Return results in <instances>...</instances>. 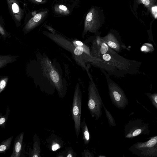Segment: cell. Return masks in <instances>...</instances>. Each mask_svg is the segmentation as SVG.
<instances>
[{"label":"cell","instance_id":"19","mask_svg":"<svg viewBox=\"0 0 157 157\" xmlns=\"http://www.w3.org/2000/svg\"><path fill=\"white\" fill-rule=\"evenodd\" d=\"M136 1L137 3L142 4L150 10L155 5L156 0H136Z\"/></svg>","mask_w":157,"mask_h":157},{"label":"cell","instance_id":"8","mask_svg":"<svg viewBox=\"0 0 157 157\" xmlns=\"http://www.w3.org/2000/svg\"><path fill=\"white\" fill-rule=\"evenodd\" d=\"M109 47L99 35H97L93 41L90 51L93 57L100 59L108 52Z\"/></svg>","mask_w":157,"mask_h":157},{"label":"cell","instance_id":"9","mask_svg":"<svg viewBox=\"0 0 157 157\" xmlns=\"http://www.w3.org/2000/svg\"><path fill=\"white\" fill-rule=\"evenodd\" d=\"M101 37L110 48L117 53L123 49H127L120 36L115 33L110 32L105 36Z\"/></svg>","mask_w":157,"mask_h":157},{"label":"cell","instance_id":"1","mask_svg":"<svg viewBox=\"0 0 157 157\" xmlns=\"http://www.w3.org/2000/svg\"><path fill=\"white\" fill-rule=\"evenodd\" d=\"M86 71L90 79L88 89V108L92 117L97 121L102 115L103 103L91 75L89 71Z\"/></svg>","mask_w":157,"mask_h":157},{"label":"cell","instance_id":"7","mask_svg":"<svg viewBox=\"0 0 157 157\" xmlns=\"http://www.w3.org/2000/svg\"><path fill=\"white\" fill-rule=\"evenodd\" d=\"M100 26L98 13L95 9L93 8L90 10L86 16L82 37L84 38L88 32L96 33Z\"/></svg>","mask_w":157,"mask_h":157},{"label":"cell","instance_id":"4","mask_svg":"<svg viewBox=\"0 0 157 157\" xmlns=\"http://www.w3.org/2000/svg\"><path fill=\"white\" fill-rule=\"evenodd\" d=\"M82 105V93L80 84L77 82L75 88L73 99L71 114L74 122V127L77 138L80 132Z\"/></svg>","mask_w":157,"mask_h":157},{"label":"cell","instance_id":"24","mask_svg":"<svg viewBox=\"0 0 157 157\" xmlns=\"http://www.w3.org/2000/svg\"><path fill=\"white\" fill-rule=\"evenodd\" d=\"M151 97L152 101V103L157 108V93L152 94Z\"/></svg>","mask_w":157,"mask_h":157},{"label":"cell","instance_id":"25","mask_svg":"<svg viewBox=\"0 0 157 157\" xmlns=\"http://www.w3.org/2000/svg\"><path fill=\"white\" fill-rule=\"evenodd\" d=\"M6 85V82L4 80H2L0 82V93H1L2 92L5 88Z\"/></svg>","mask_w":157,"mask_h":157},{"label":"cell","instance_id":"23","mask_svg":"<svg viewBox=\"0 0 157 157\" xmlns=\"http://www.w3.org/2000/svg\"><path fill=\"white\" fill-rule=\"evenodd\" d=\"M61 145L56 142H53L51 146V149L53 151H56L61 147Z\"/></svg>","mask_w":157,"mask_h":157},{"label":"cell","instance_id":"13","mask_svg":"<svg viewBox=\"0 0 157 157\" xmlns=\"http://www.w3.org/2000/svg\"><path fill=\"white\" fill-rule=\"evenodd\" d=\"M81 128L82 130V139L85 145H87L90 141V136L85 118H84L82 121L81 122Z\"/></svg>","mask_w":157,"mask_h":157},{"label":"cell","instance_id":"2","mask_svg":"<svg viewBox=\"0 0 157 157\" xmlns=\"http://www.w3.org/2000/svg\"><path fill=\"white\" fill-rule=\"evenodd\" d=\"M105 76L109 93L112 103L119 109H124L128 104V100L121 87L114 81L109 75L103 69H100Z\"/></svg>","mask_w":157,"mask_h":157},{"label":"cell","instance_id":"18","mask_svg":"<svg viewBox=\"0 0 157 157\" xmlns=\"http://www.w3.org/2000/svg\"><path fill=\"white\" fill-rule=\"evenodd\" d=\"M55 9L56 12L61 14L67 15L70 13V11L67 7L63 5H57L55 7Z\"/></svg>","mask_w":157,"mask_h":157},{"label":"cell","instance_id":"21","mask_svg":"<svg viewBox=\"0 0 157 157\" xmlns=\"http://www.w3.org/2000/svg\"><path fill=\"white\" fill-rule=\"evenodd\" d=\"M66 152V157H76L77 156L76 153L71 147L67 148Z\"/></svg>","mask_w":157,"mask_h":157},{"label":"cell","instance_id":"10","mask_svg":"<svg viewBox=\"0 0 157 157\" xmlns=\"http://www.w3.org/2000/svg\"><path fill=\"white\" fill-rule=\"evenodd\" d=\"M24 133L22 132L15 138L14 140L13 151L10 157H20L23 150Z\"/></svg>","mask_w":157,"mask_h":157},{"label":"cell","instance_id":"16","mask_svg":"<svg viewBox=\"0 0 157 157\" xmlns=\"http://www.w3.org/2000/svg\"><path fill=\"white\" fill-rule=\"evenodd\" d=\"M10 110L8 106L7 107L6 114L3 115L0 114V126L2 128H5L10 113Z\"/></svg>","mask_w":157,"mask_h":157},{"label":"cell","instance_id":"11","mask_svg":"<svg viewBox=\"0 0 157 157\" xmlns=\"http://www.w3.org/2000/svg\"><path fill=\"white\" fill-rule=\"evenodd\" d=\"M10 11L15 20L20 21L22 16V10L15 0H7Z\"/></svg>","mask_w":157,"mask_h":157},{"label":"cell","instance_id":"27","mask_svg":"<svg viewBox=\"0 0 157 157\" xmlns=\"http://www.w3.org/2000/svg\"><path fill=\"white\" fill-rule=\"evenodd\" d=\"M36 2H42V0H34Z\"/></svg>","mask_w":157,"mask_h":157},{"label":"cell","instance_id":"20","mask_svg":"<svg viewBox=\"0 0 157 157\" xmlns=\"http://www.w3.org/2000/svg\"><path fill=\"white\" fill-rule=\"evenodd\" d=\"M50 76L52 80L55 83H57L59 79V75L55 70L52 71L50 73Z\"/></svg>","mask_w":157,"mask_h":157},{"label":"cell","instance_id":"22","mask_svg":"<svg viewBox=\"0 0 157 157\" xmlns=\"http://www.w3.org/2000/svg\"><path fill=\"white\" fill-rule=\"evenodd\" d=\"M82 157H94V155L93 153L90 151L88 149H85L82 152Z\"/></svg>","mask_w":157,"mask_h":157},{"label":"cell","instance_id":"3","mask_svg":"<svg viewBox=\"0 0 157 157\" xmlns=\"http://www.w3.org/2000/svg\"><path fill=\"white\" fill-rule=\"evenodd\" d=\"M100 59L107 61L124 75L132 72V66L135 61L121 56L110 47L107 53Z\"/></svg>","mask_w":157,"mask_h":157},{"label":"cell","instance_id":"15","mask_svg":"<svg viewBox=\"0 0 157 157\" xmlns=\"http://www.w3.org/2000/svg\"><path fill=\"white\" fill-rule=\"evenodd\" d=\"M13 136H12L7 139L2 141L0 144V153H6V151L10 147L11 142Z\"/></svg>","mask_w":157,"mask_h":157},{"label":"cell","instance_id":"12","mask_svg":"<svg viewBox=\"0 0 157 157\" xmlns=\"http://www.w3.org/2000/svg\"><path fill=\"white\" fill-rule=\"evenodd\" d=\"M33 149L31 152V157H40V143L38 136L35 133L33 137Z\"/></svg>","mask_w":157,"mask_h":157},{"label":"cell","instance_id":"14","mask_svg":"<svg viewBox=\"0 0 157 157\" xmlns=\"http://www.w3.org/2000/svg\"><path fill=\"white\" fill-rule=\"evenodd\" d=\"M44 13V12H42L36 14L29 21L26 26V28L28 29H30L36 26L41 21Z\"/></svg>","mask_w":157,"mask_h":157},{"label":"cell","instance_id":"26","mask_svg":"<svg viewBox=\"0 0 157 157\" xmlns=\"http://www.w3.org/2000/svg\"><path fill=\"white\" fill-rule=\"evenodd\" d=\"M0 33L2 35H3L4 34V30L1 26H0Z\"/></svg>","mask_w":157,"mask_h":157},{"label":"cell","instance_id":"6","mask_svg":"<svg viewBox=\"0 0 157 157\" xmlns=\"http://www.w3.org/2000/svg\"><path fill=\"white\" fill-rule=\"evenodd\" d=\"M73 43L75 46L73 53V57L77 63L86 71L88 69L86 66V63L84 59L85 53L91 56L89 48L82 42L75 40Z\"/></svg>","mask_w":157,"mask_h":157},{"label":"cell","instance_id":"5","mask_svg":"<svg viewBox=\"0 0 157 157\" xmlns=\"http://www.w3.org/2000/svg\"><path fill=\"white\" fill-rule=\"evenodd\" d=\"M84 59L86 63L88 62L94 66L104 69L109 75L118 77H122L123 74L107 61L100 59L92 57L85 53Z\"/></svg>","mask_w":157,"mask_h":157},{"label":"cell","instance_id":"17","mask_svg":"<svg viewBox=\"0 0 157 157\" xmlns=\"http://www.w3.org/2000/svg\"><path fill=\"white\" fill-rule=\"evenodd\" d=\"M103 107L104 109L109 124L112 126H115L116 125V124L114 118L110 112L105 107L103 104Z\"/></svg>","mask_w":157,"mask_h":157}]
</instances>
